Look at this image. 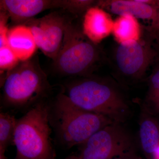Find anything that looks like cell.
Listing matches in <instances>:
<instances>
[{
    "label": "cell",
    "instance_id": "cell-17",
    "mask_svg": "<svg viewBox=\"0 0 159 159\" xmlns=\"http://www.w3.org/2000/svg\"><path fill=\"white\" fill-rule=\"evenodd\" d=\"M93 0H57V8L75 16L84 15L89 9L96 6Z\"/></svg>",
    "mask_w": 159,
    "mask_h": 159
},
{
    "label": "cell",
    "instance_id": "cell-18",
    "mask_svg": "<svg viewBox=\"0 0 159 159\" xmlns=\"http://www.w3.org/2000/svg\"><path fill=\"white\" fill-rule=\"evenodd\" d=\"M20 62L9 45L0 48L1 81H2L6 74L15 68Z\"/></svg>",
    "mask_w": 159,
    "mask_h": 159
},
{
    "label": "cell",
    "instance_id": "cell-1",
    "mask_svg": "<svg viewBox=\"0 0 159 159\" xmlns=\"http://www.w3.org/2000/svg\"><path fill=\"white\" fill-rule=\"evenodd\" d=\"M121 87L110 78L92 75L72 78L60 93L78 108L122 124L129 116L130 108Z\"/></svg>",
    "mask_w": 159,
    "mask_h": 159
},
{
    "label": "cell",
    "instance_id": "cell-10",
    "mask_svg": "<svg viewBox=\"0 0 159 159\" xmlns=\"http://www.w3.org/2000/svg\"><path fill=\"white\" fill-rule=\"evenodd\" d=\"M0 7L16 25H23L45 10L57 9V0H1Z\"/></svg>",
    "mask_w": 159,
    "mask_h": 159
},
{
    "label": "cell",
    "instance_id": "cell-21",
    "mask_svg": "<svg viewBox=\"0 0 159 159\" xmlns=\"http://www.w3.org/2000/svg\"><path fill=\"white\" fill-rule=\"evenodd\" d=\"M111 159H142L141 158L139 157L138 156L134 155L132 156L126 157H119L114 158Z\"/></svg>",
    "mask_w": 159,
    "mask_h": 159
},
{
    "label": "cell",
    "instance_id": "cell-16",
    "mask_svg": "<svg viewBox=\"0 0 159 159\" xmlns=\"http://www.w3.org/2000/svg\"><path fill=\"white\" fill-rule=\"evenodd\" d=\"M144 106L159 113V64L152 70L148 78V89Z\"/></svg>",
    "mask_w": 159,
    "mask_h": 159
},
{
    "label": "cell",
    "instance_id": "cell-23",
    "mask_svg": "<svg viewBox=\"0 0 159 159\" xmlns=\"http://www.w3.org/2000/svg\"><path fill=\"white\" fill-rule=\"evenodd\" d=\"M66 159H80L78 156H72Z\"/></svg>",
    "mask_w": 159,
    "mask_h": 159
},
{
    "label": "cell",
    "instance_id": "cell-22",
    "mask_svg": "<svg viewBox=\"0 0 159 159\" xmlns=\"http://www.w3.org/2000/svg\"><path fill=\"white\" fill-rule=\"evenodd\" d=\"M152 159H159V144L155 151L154 152Z\"/></svg>",
    "mask_w": 159,
    "mask_h": 159
},
{
    "label": "cell",
    "instance_id": "cell-4",
    "mask_svg": "<svg viewBox=\"0 0 159 159\" xmlns=\"http://www.w3.org/2000/svg\"><path fill=\"white\" fill-rule=\"evenodd\" d=\"M49 110L50 103L43 100L17 119L13 139L16 149L14 159H55Z\"/></svg>",
    "mask_w": 159,
    "mask_h": 159
},
{
    "label": "cell",
    "instance_id": "cell-11",
    "mask_svg": "<svg viewBox=\"0 0 159 159\" xmlns=\"http://www.w3.org/2000/svg\"><path fill=\"white\" fill-rule=\"evenodd\" d=\"M114 23L110 13L94 6L84 15L81 28L84 34L90 40L99 44L112 34Z\"/></svg>",
    "mask_w": 159,
    "mask_h": 159
},
{
    "label": "cell",
    "instance_id": "cell-9",
    "mask_svg": "<svg viewBox=\"0 0 159 159\" xmlns=\"http://www.w3.org/2000/svg\"><path fill=\"white\" fill-rule=\"evenodd\" d=\"M96 6L119 16L129 15L138 19L149 20L151 24L157 15V1L153 0H100Z\"/></svg>",
    "mask_w": 159,
    "mask_h": 159
},
{
    "label": "cell",
    "instance_id": "cell-20",
    "mask_svg": "<svg viewBox=\"0 0 159 159\" xmlns=\"http://www.w3.org/2000/svg\"><path fill=\"white\" fill-rule=\"evenodd\" d=\"M157 15L154 22L151 24L148 30L153 36L154 39H156L159 43V0L157 1Z\"/></svg>",
    "mask_w": 159,
    "mask_h": 159
},
{
    "label": "cell",
    "instance_id": "cell-6",
    "mask_svg": "<svg viewBox=\"0 0 159 159\" xmlns=\"http://www.w3.org/2000/svg\"><path fill=\"white\" fill-rule=\"evenodd\" d=\"M154 39L149 32L146 37L143 35L139 40L118 43L114 48L111 62L122 86L132 85L144 79L158 56L152 44Z\"/></svg>",
    "mask_w": 159,
    "mask_h": 159
},
{
    "label": "cell",
    "instance_id": "cell-3",
    "mask_svg": "<svg viewBox=\"0 0 159 159\" xmlns=\"http://www.w3.org/2000/svg\"><path fill=\"white\" fill-rule=\"evenodd\" d=\"M49 118L58 141L68 148L81 145L95 133L114 122L103 115L78 108L61 93L50 103Z\"/></svg>",
    "mask_w": 159,
    "mask_h": 159
},
{
    "label": "cell",
    "instance_id": "cell-5",
    "mask_svg": "<svg viewBox=\"0 0 159 159\" xmlns=\"http://www.w3.org/2000/svg\"><path fill=\"white\" fill-rule=\"evenodd\" d=\"M104 57L101 47L90 40L82 28L70 18L65 30L62 45L53 60V66L61 76L87 77L93 75Z\"/></svg>",
    "mask_w": 159,
    "mask_h": 159
},
{
    "label": "cell",
    "instance_id": "cell-15",
    "mask_svg": "<svg viewBox=\"0 0 159 159\" xmlns=\"http://www.w3.org/2000/svg\"><path fill=\"white\" fill-rule=\"evenodd\" d=\"M17 120L8 113H0V159H7L5 153L8 146L13 144Z\"/></svg>",
    "mask_w": 159,
    "mask_h": 159
},
{
    "label": "cell",
    "instance_id": "cell-7",
    "mask_svg": "<svg viewBox=\"0 0 159 159\" xmlns=\"http://www.w3.org/2000/svg\"><path fill=\"white\" fill-rule=\"evenodd\" d=\"M80 159H111L136 155L133 139L121 123L113 122L80 145Z\"/></svg>",
    "mask_w": 159,
    "mask_h": 159
},
{
    "label": "cell",
    "instance_id": "cell-19",
    "mask_svg": "<svg viewBox=\"0 0 159 159\" xmlns=\"http://www.w3.org/2000/svg\"><path fill=\"white\" fill-rule=\"evenodd\" d=\"M0 19V48L8 45V33L9 29L7 26L9 16L6 11H1Z\"/></svg>",
    "mask_w": 159,
    "mask_h": 159
},
{
    "label": "cell",
    "instance_id": "cell-12",
    "mask_svg": "<svg viewBox=\"0 0 159 159\" xmlns=\"http://www.w3.org/2000/svg\"><path fill=\"white\" fill-rule=\"evenodd\" d=\"M8 45L20 61L33 57L38 47L31 29L25 25H17L9 29Z\"/></svg>",
    "mask_w": 159,
    "mask_h": 159
},
{
    "label": "cell",
    "instance_id": "cell-8",
    "mask_svg": "<svg viewBox=\"0 0 159 159\" xmlns=\"http://www.w3.org/2000/svg\"><path fill=\"white\" fill-rule=\"evenodd\" d=\"M70 19L61 11H54L40 18L29 20L23 25L31 29L38 48L53 61L62 45Z\"/></svg>",
    "mask_w": 159,
    "mask_h": 159
},
{
    "label": "cell",
    "instance_id": "cell-2",
    "mask_svg": "<svg viewBox=\"0 0 159 159\" xmlns=\"http://www.w3.org/2000/svg\"><path fill=\"white\" fill-rule=\"evenodd\" d=\"M2 103L7 108H31L47 100L52 87L41 68L38 56L20 61L1 82Z\"/></svg>",
    "mask_w": 159,
    "mask_h": 159
},
{
    "label": "cell",
    "instance_id": "cell-14",
    "mask_svg": "<svg viewBox=\"0 0 159 159\" xmlns=\"http://www.w3.org/2000/svg\"><path fill=\"white\" fill-rule=\"evenodd\" d=\"M143 34V27L138 19L132 16H120L114 20L112 34L118 43L139 40Z\"/></svg>",
    "mask_w": 159,
    "mask_h": 159
},
{
    "label": "cell",
    "instance_id": "cell-13",
    "mask_svg": "<svg viewBox=\"0 0 159 159\" xmlns=\"http://www.w3.org/2000/svg\"><path fill=\"white\" fill-rule=\"evenodd\" d=\"M152 112L144 106L139 122L140 145L147 159H152L159 144V122Z\"/></svg>",
    "mask_w": 159,
    "mask_h": 159
}]
</instances>
